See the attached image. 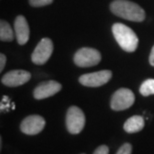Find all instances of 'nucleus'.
<instances>
[{
    "instance_id": "nucleus-7",
    "label": "nucleus",
    "mask_w": 154,
    "mask_h": 154,
    "mask_svg": "<svg viewBox=\"0 0 154 154\" xmlns=\"http://www.w3.org/2000/svg\"><path fill=\"white\" fill-rule=\"evenodd\" d=\"M112 72L110 70H101V71L88 73L79 77V82L87 87H99L111 79Z\"/></svg>"
},
{
    "instance_id": "nucleus-5",
    "label": "nucleus",
    "mask_w": 154,
    "mask_h": 154,
    "mask_svg": "<svg viewBox=\"0 0 154 154\" xmlns=\"http://www.w3.org/2000/svg\"><path fill=\"white\" fill-rule=\"evenodd\" d=\"M101 60L100 52L94 48L83 47L74 55V62L79 67H91L97 65Z\"/></svg>"
},
{
    "instance_id": "nucleus-15",
    "label": "nucleus",
    "mask_w": 154,
    "mask_h": 154,
    "mask_svg": "<svg viewBox=\"0 0 154 154\" xmlns=\"http://www.w3.org/2000/svg\"><path fill=\"white\" fill-rule=\"evenodd\" d=\"M53 2V0H29L30 5L33 7H40V6H45Z\"/></svg>"
},
{
    "instance_id": "nucleus-12",
    "label": "nucleus",
    "mask_w": 154,
    "mask_h": 154,
    "mask_svg": "<svg viewBox=\"0 0 154 154\" xmlns=\"http://www.w3.org/2000/svg\"><path fill=\"white\" fill-rule=\"evenodd\" d=\"M144 125H145V121H144L143 117L135 115L126 120L124 125H123V128L127 133H136V132L142 130Z\"/></svg>"
},
{
    "instance_id": "nucleus-3",
    "label": "nucleus",
    "mask_w": 154,
    "mask_h": 154,
    "mask_svg": "<svg viewBox=\"0 0 154 154\" xmlns=\"http://www.w3.org/2000/svg\"><path fill=\"white\" fill-rule=\"evenodd\" d=\"M85 126V115L79 107L71 106L66 113V128L69 133L78 134Z\"/></svg>"
},
{
    "instance_id": "nucleus-18",
    "label": "nucleus",
    "mask_w": 154,
    "mask_h": 154,
    "mask_svg": "<svg viewBox=\"0 0 154 154\" xmlns=\"http://www.w3.org/2000/svg\"><path fill=\"white\" fill-rule=\"evenodd\" d=\"M6 63V57L4 54H0V71H2L5 67Z\"/></svg>"
},
{
    "instance_id": "nucleus-8",
    "label": "nucleus",
    "mask_w": 154,
    "mask_h": 154,
    "mask_svg": "<svg viewBox=\"0 0 154 154\" xmlns=\"http://www.w3.org/2000/svg\"><path fill=\"white\" fill-rule=\"evenodd\" d=\"M45 119L40 115H30L23 119L20 124V130L24 134L36 135L45 127Z\"/></svg>"
},
{
    "instance_id": "nucleus-19",
    "label": "nucleus",
    "mask_w": 154,
    "mask_h": 154,
    "mask_svg": "<svg viewBox=\"0 0 154 154\" xmlns=\"http://www.w3.org/2000/svg\"><path fill=\"white\" fill-rule=\"evenodd\" d=\"M149 62L152 66H154V46L152 47V50L150 52V56H149Z\"/></svg>"
},
{
    "instance_id": "nucleus-11",
    "label": "nucleus",
    "mask_w": 154,
    "mask_h": 154,
    "mask_svg": "<svg viewBox=\"0 0 154 154\" xmlns=\"http://www.w3.org/2000/svg\"><path fill=\"white\" fill-rule=\"evenodd\" d=\"M14 32L16 36L17 42L20 45H23L28 41L29 39V26L27 23L26 18L19 15L16 17L14 21Z\"/></svg>"
},
{
    "instance_id": "nucleus-13",
    "label": "nucleus",
    "mask_w": 154,
    "mask_h": 154,
    "mask_svg": "<svg viewBox=\"0 0 154 154\" xmlns=\"http://www.w3.org/2000/svg\"><path fill=\"white\" fill-rule=\"evenodd\" d=\"M14 37V33L12 31L11 26L6 21L2 20L0 22V39L2 41H12Z\"/></svg>"
},
{
    "instance_id": "nucleus-10",
    "label": "nucleus",
    "mask_w": 154,
    "mask_h": 154,
    "mask_svg": "<svg viewBox=\"0 0 154 154\" xmlns=\"http://www.w3.org/2000/svg\"><path fill=\"white\" fill-rule=\"evenodd\" d=\"M62 86L59 82L54 81V80H49V81H45L40 83L38 86H36L33 92V96L35 99H45V98L51 97L58 93Z\"/></svg>"
},
{
    "instance_id": "nucleus-16",
    "label": "nucleus",
    "mask_w": 154,
    "mask_h": 154,
    "mask_svg": "<svg viewBox=\"0 0 154 154\" xmlns=\"http://www.w3.org/2000/svg\"><path fill=\"white\" fill-rule=\"evenodd\" d=\"M132 153V146L129 143H124L118 149L116 154H131Z\"/></svg>"
},
{
    "instance_id": "nucleus-6",
    "label": "nucleus",
    "mask_w": 154,
    "mask_h": 154,
    "mask_svg": "<svg viewBox=\"0 0 154 154\" xmlns=\"http://www.w3.org/2000/svg\"><path fill=\"white\" fill-rule=\"evenodd\" d=\"M53 52V43L49 38H42L31 55V60L33 63L42 65L46 63L50 58Z\"/></svg>"
},
{
    "instance_id": "nucleus-9",
    "label": "nucleus",
    "mask_w": 154,
    "mask_h": 154,
    "mask_svg": "<svg viewBox=\"0 0 154 154\" xmlns=\"http://www.w3.org/2000/svg\"><path fill=\"white\" fill-rule=\"evenodd\" d=\"M31 78V74L25 70H12L2 77L1 82L8 87H16L25 84Z\"/></svg>"
},
{
    "instance_id": "nucleus-1",
    "label": "nucleus",
    "mask_w": 154,
    "mask_h": 154,
    "mask_svg": "<svg viewBox=\"0 0 154 154\" xmlns=\"http://www.w3.org/2000/svg\"><path fill=\"white\" fill-rule=\"evenodd\" d=\"M110 10L117 16L126 20L141 22L145 19V12L139 5L128 0H114L110 4Z\"/></svg>"
},
{
    "instance_id": "nucleus-17",
    "label": "nucleus",
    "mask_w": 154,
    "mask_h": 154,
    "mask_svg": "<svg viewBox=\"0 0 154 154\" xmlns=\"http://www.w3.org/2000/svg\"><path fill=\"white\" fill-rule=\"evenodd\" d=\"M93 154H109V148L106 145H100L95 149Z\"/></svg>"
},
{
    "instance_id": "nucleus-2",
    "label": "nucleus",
    "mask_w": 154,
    "mask_h": 154,
    "mask_svg": "<svg viewBox=\"0 0 154 154\" xmlns=\"http://www.w3.org/2000/svg\"><path fill=\"white\" fill-rule=\"evenodd\" d=\"M112 32L117 43L123 50L133 52L138 46V37L135 32L122 23H115L112 26Z\"/></svg>"
},
{
    "instance_id": "nucleus-4",
    "label": "nucleus",
    "mask_w": 154,
    "mask_h": 154,
    "mask_svg": "<svg viewBox=\"0 0 154 154\" xmlns=\"http://www.w3.org/2000/svg\"><path fill=\"white\" fill-rule=\"evenodd\" d=\"M135 101L134 93L128 88H120L112 95L110 106L115 111L125 110L133 105Z\"/></svg>"
},
{
    "instance_id": "nucleus-14",
    "label": "nucleus",
    "mask_w": 154,
    "mask_h": 154,
    "mask_svg": "<svg viewBox=\"0 0 154 154\" xmlns=\"http://www.w3.org/2000/svg\"><path fill=\"white\" fill-rule=\"evenodd\" d=\"M141 95L143 96H149L154 94V79H147L145 80L140 86L139 89Z\"/></svg>"
}]
</instances>
